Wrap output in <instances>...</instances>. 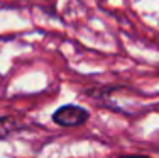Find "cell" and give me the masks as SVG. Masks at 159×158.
I'll list each match as a JSON object with an SVG mask.
<instances>
[{
	"mask_svg": "<svg viewBox=\"0 0 159 158\" xmlns=\"http://www.w3.org/2000/svg\"><path fill=\"white\" fill-rule=\"evenodd\" d=\"M117 158H151V156H142V155H124V156H117Z\"/></svg>",
	"mask_w": 159,
	"mask_h": 158,
	"instance_id": "obj_3",
	"label": "cell"
},
{
	"mask_svg": "<svg viewBox=\"0 0 159 158\" xmlns=\"http://www.w3.org/2000/svg\"><path fill=\"white\" fill-rule=\"evenodd\" d=\"M17 127H19V124L16 122V119L9 117V116L0 117V140H3V138H7L9 134H12Z\"/></svg>",
	"mask_w": 159,
	"mask_h": 158,
	"instance_id": "obj_2",
	"label": "cell"
},
{
	"mask_svg": "<svg viewBox=\"0 0 159 158\" xmlns=\"http://www.w3.org/2000/svg\"><path fill=\"white\" fill-rule=\"evenodd\" d=\"M90 117V112L85 107L80 105H63L58 111L52 114V121L61 127H75V126H81L83 122H86Z\"/></svg>",
	"mask_w": 159,
	"mask_h": 158,
	"instance_id": "obj_1",
	"label": "cell"
}]
</instances>
